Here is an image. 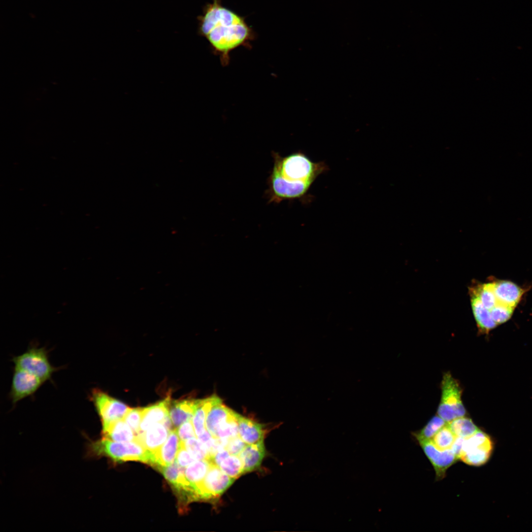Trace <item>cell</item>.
<instances>
[{"label": "cell", "instance_id": "1", "mask_svg": "<svg viewBox=\"0 0 532 532\" xmlns=\"http://www.w3.org/2000/svg\"><path fill=\"white\" fill-rule=\"evenodd\" d=\"M197 19L198 35L206 39L224 66L230 63L231 52L240 46L251 49V42L256 38L246 17L224 6L221 0L206 3Z\"/></svg>", "mask_w": 532, "mask_h": 532}, {"label": "cell", "instance_id": "2", "mask_svg": "<svg viewBox=\"0 0 532 532\" xmlns=\"http://www.w3.org/2000/svg\"><path fill=\"white\" fill-rule=\"evenodd\" d=\"M274 159L268 178L267 197L270 202L302 197L316 177L326 169L323 163H314L300 152L285 157L272 152Z\"/></svg>", "mask_w": 532, "mask_h": 532}, {"label": "cell", "instance_id": "3", "mask_svg": "<svg viewBox=\"0 0 532 532\" xmlns=\"http://www.w3.org/2000/svg\"><path fill=\"white\" fill-rule=\"evenodd\" d=\"M89 453L95 456H106L115 462L140 461L153 466V453L134 440L129 442L114 441L105 437L92 441L89 445Z\"/></svg>", "mask_w": 532, "mask_h": 532}, {"label": "cell", "instance_id": "4", "mask_svg": "<svg viewBox=\"0 0 532 532\" xmlns=\"http://www.w3.org/2000/svg\"><path fill=\"white\" fill-rule=\"evenodd\" d=\"M441 388V397L437 415L447 423L465 416L466 410L462 400L461 387L449 372L443 375Z\"/></svg>", "mask_w": 532, "mask_h": 532}, {"label": "cell", "instance_id": "5", "mask_svg": "<svg viewBox=\"0 0 532 532\" xmlns=\"http://www.w3.org/2000/svg\"><path fill=\"white\" fill-rule=\"evenodd\" d=\"M495 446L493 438L478 429L471 436L464 439L459 459L469 466H482L491 458Z\"/></svg>", "mask_w": 532, "mask_h": 532}, {"label": "cell", "instance_id": "6", "mask_svg": "<svg viewBox=\"0 0 532 532\" xmlns=\"http://www.w3.org/2000/svg\"><path fill=\"white\" fill-rule=\"evenodd\" d=\"M15 368L27 371L43 382L50 380L57 370L50 364L47 350L44 348L32 347L24 353L13 359Z\"/></svg>", "mask_w": 532, "mask_h": 532}, {"label": "cell", "instance_id": "7", "mask_svg": "<svg viewBox=\"0 0 532 532\" xmlns=\"http://www.w3.org/2000/svg\"><path fill=\"white\" fill-rule=\"evenodd\" d=\"M234 480L235 479L230 477L218 466L211 462L206 475L196 488L197 501L210 500L217 499Z\"/></svg>", "mask_w": 532, "mask_h": 532}, {"label": "cell", "instance_id": "8", "mask_svg": "<svg viewBox=\"0 0 532 532\" xmlns=\"http://www.w3.org/2000/svg\"><path fill=\"white\" fill-rule=\"evenodd\" d=\"M91 398L101 420L102 428L113 422L123 419L130 408L99 389L92 391Z\"/></svg>", "mask_w": 532, "mask_h": 532}, {"label": "cell", "instance_id": "9", "mask_svg": "<svg viewBox=\"0 0 532 532\" xmlns=\"http://www.w3.org/2000/svg\"><path fill=\"white\" fill-rule=\"evenodd\" d=\"M419 443L434 468L436 480H441L445 477L448 468L459 460L451 449L440 450L435 446L431 440Z\"/></svg>", "mask_w": 532, "mask_h": 532}, {"label": "cell", "instance_id": "10", "mask_svg": "<svg viewBox=\"0 0 532 532\" xmlns=\"http://www.w3.org/2000/svg\"><path fill=\"white\" fill-rule=\"evenodd\" d=\"M43 383L35 375L25 370L15 368L10 396L13 403L34 394Z\"/></svg>", "mask_w": 532, "mask_h": 532}, {"label": "cell", "instance_id": "11", "mask_svg": "<svg viewBox=\"0 0 532 532\" xmlns=\"http://www.w3.org/2000/svg\"><path fill=\"white\" fill-rule=\"evenodd\" d=\"M169 432L163 423H157L145 431L137 434L135 441L154 454L166 442Z\"/></svg>", "mask_w": 532, "mask_h": 532}, {"label": "cell", "instance_id": "12", "mask_svg": "<svg viewBox=\"0 0 532 532\" xmlns=\"http://www.w3.org/2000/svg\"><path fill=\"white\" fill-rule=\"evenodd\" d=\"M498 302L515 308L520 301L524 290L514 283L507 280L492 282Z\"/></svg>", "mask_w": 532, "mask_h": 532}, {"label": "cell", "instance_id": "13", "mask_svg": "<svg viewBox=\"0 0 532 532\" xmlns=\"http://www.w3.org/2000/svg\"><path fill=\"white\" fill-rule=\"evenodd\" d=\"M238 435L246 444H254L264 441L265 431L261 424L246 418L236 412Z\"/></svg>", "mask_w": 532, "mask_h": 532}, {"label": "cell", "instance_id": "14", "mask_svg": "<svg viewBox=\"0 0 532 532\" xmlns=\"http://www.w3.org/2000/svg\"><path fill=\"white\" fill-rule=\"evenodd\" d=\"M180 442L176 430H171L166 442L154 454V463L153 466L156 468L159 466H167L174 462Z\"/></svg>", "mask_w": 532, "mask_h": 532}, {"label": "cell", "instance_id": "15", "mask_svg": "<svg viewBox=\"0 0 532 532\" xmlns=\"http://www.w3.org/2000/svg\"><path fill=\"white\" fill-rule=\"evenodd\" d=\"M197 399H186L171 400L168 412L174 427L177 428L185 422L192 420Z\"/></svg>", "mask_w": 532, "mask_h": 532}, {"label": "cell", "instance_id": "16", "mask_svg": "<svg viewBox=\"0 0 532 532\" xmlns=\"http://www.w3.org/2000/svg\"><path fill=\"white\" fill-rule=\"evenodd\" d=\"M234 412L223 405L222 401L215 404L206 416L207 431L213 437L216 438L219 429L234 416Z\"/></svg>", "mask_w": 532, "mask_h": 532}, {"label": "cell", "instance_id": "17", "mask_svg": "<svg viewBox=\"0 0 532 532\" xmlns=\"http://www.w3.org/2000/svg\"><path fill=\"white\" fill-rule=\"evenodd\" d=\"M170 401V398L168 396L160 402L143 408L139 433L145 431L155 423L162 422L165 417L169 415L168 409Z\"/></svg>", "mask_w": 532, "mask_h": 532}, {"label": "cell", "instance_id": "18", "mask_svg": "<svg viewBox=\"0 0 532 532\" xmlns=\"http://www.w3.org/2000/svg\"><path fill=\"white\" fill-rule=\"evenodd\" d=\"M221 401V399L215 395L206 399H197L196 407L192 420L197 437L206 430L205 421L211 408Z\"/></svg>", "mask_w": 532, "mask_h": 532}, {"label": "cell", "instance_id": "19", "mask_svg": "<svg viewBox=\"0 0 532 532\" xmlns=\"http://www.w3.org/2000/svg\"><path fill=\"white\" fill-rule=\"evenodd\" d=\"M265 454L264 441L254 444H247L238 456L243 466L244 472L257 469L260 466Z\"/></svg>", "mask_w": 532, "mask_h": 532}, {"label": "cell", "instance_id": "20", "mask_svg": "<svg viewBox=\"0 0 532 532\" xmlns=\"http://www.w3.org/2000/svg\"><path fill=\"white\" fill-rule=\"evenodd\" d=\"M471 304L474 318L480 332L488 334L498 325L493 320L490 311L486 308L475 295L471 294Z\"/></svg>", "mask_w": 532, "mask_h": 532}, {"label": "cell", "instance_id": "21", "mask_svg": "<svg viewBox=\"0 0 532 532\" xmlns=\"http://www.w3.org/2000/svg\"><path fill=\"white\" fill-rule=\"evenodd\" d=\"M103 437L117 442L135 440L136 435L124 419H120L102 428Z\"/></svg>", "mask_w": 532, "mask_h": 532}, {"label": "cell", "instance_id": "22", "mask_svg": "<svg viewBox=\"0 0 532 532\" xmlns=\"http://www.w3.org/2000/svg\"><path fill=\"white\" fill-rule=\"evenodd\" d=\"M210 465L211 462L206 459L197 460L189 465L184 470L186 479L194 488L195 492L197 486L206 475Z\"/></svg>", "mask_w": 532, "mask_h": 532}, {"label": "cell", "instance_id": "23", "mask_svg": "<svg viewBox=\"0 0 532 532\" xmlns=\"http://www.w3.org/2000/svg\"><path fill=\"white\" fill-rule=\"evenodd\" d=\"M156 468L163 474L174 490L189 484L186 479L183 467L180 466L176 462L167 466H159Z\"/></svg>", "mask_w": 532, "mask_h": 532}, {"label": "cell", "instance_id": "24", "mask_svg": "<svg viewBox=\"0 0 532 532\" xmlns=\"http://www.w3.org/2000/svg\"><path fill=\"white\" fill-rule=\"evenodd\" d=\"M447 425L456 437L463 438L469 437L479 429L470 418L465 416L456 418Z\"/></svg>", "mask_w": 532, "mask_h": 532}, {"label": "cell", "instance_id": "25", "mask_svg": "<svg viewBox=\"0 0 532 532\" xmlns=\"http://www.w3.org/2000/svg\"><path fill=\"white\" fill-rule=\"evenodd\" d=\"M446 423L438 415H435L432 417L421 430L414 432L412 434L419 443L430 440L436 433L446 424Z\"/></svg>", "mask_w": 532, "mask_h": 532}, {"label": "cell", "instance_id": "26", "mask_svg": "<svg viewBox=\"0 0 532 532\" xmlns=\"http://www.w3.org/2000/svg\"><path fill=\"white\" fill-rule=\"evenodd\" d=\"M471 292L477 296L483 305L489 310L498 303L492 283L479 285L473 288Z\"/></svg>", "mask_w": 532, "mask_h": 532}, {"label": "cell", "instance_id": "27", "mask_svg": "<svg viewBox=\"0 0 532 532\" xmlns=\"http://www.w3.org/2000/svg\"><path fill=\"white\" fill-rule=\"evenodd\" d=\"M218 466L235 480L244 473L243 464L238 455L230 454L221 462Z\"/></svg>", "mask_w": 532, "mask_h": 532}, {"label": "cell", "instance_id": "28", "mask_svg": "<svg viewBox=\"0 0 532 532\" xmlns=\"http://www.w3.org/2000/svg\"><path fill=\"white\" fill-rule=\"evenodd\" d=\"M456 438V436L446 424L436 433L431 441L436 448L444 450L451 448Z\"/></svg>", "mask_w": 532, "mask_h": 532}, {"label": "cell", "instance_id": "29", "mask_svg": "<svg viewBox=\"0 0 532 532\" xmlns=\"http://www.w3.org/2000/svg\"><path fill=\"white\" fill-rule=\"evenodd\" d=\"M185 446L189 453L196 460L207 459L208 454L203 444L196 437H193L186 440Z\"/></svg>", "mask_w": 532, "mask_h": 532}, {"label": "cell", "instance_id": "30", "mask_svg": "<svg viewBox=\"0 0 532 532\" xmlns=\"http://www.w3.org/2000/svg\"><path fill=\"white\" fill-rule=\"evenodd\" d=\"M514 308L498 302L491 310V316L497 325L504 323L511 317Z\"/></svg>", "mask_w": 532, "mask_h": 532}, {"label": "cell", "instance_id": "31", "mask_svg": "<svg viewBox=\"0 0 532 532\" xmlns=\"http://www.w3.org/2000/svg\"><path fill=\"white\" fill-rule=\"evenodd\" d=\"M142 412L143 408L141 407L130 408L123 419L133 431L136 435L138 434L140 432Z\"/></svg>", "mask_w": 532, "mask_h": 532}, {"label": "cell", "instance_id": "32", "mask_svg": "<svg viewBox=\"0 0 532 532\" xmlns=\"http://www.w3.org/2000/svg\"><path fill=\"white\" fill-rule=\"evenodd\" d=\"M235 413L234 412V416L219 429L216 438L229 439L238 435Z\"/></svg>", "mask_w": 532, "mask_h": 532}, {"label": "cell", "instance_id": "33", "mask_svg": "<svg viewBox=\"0 0 532 532\" xmlns=\"http://www.w3.org/2000/svg\"><path fill=\"white\" fill-rule=\"evenodd\" d=\"M192 420L184 422L177 428L176 431L181 441L197 437Z\"/></svg>", "mask_w": 532, "mask_h": 532}, {"label": "cell", "instance_id": "34", "mask_svg": "<svg viewBox=\"0 0 532 532\" xmlns=\"http://www.w3.org/2000/svg\"><path fill=\"white\" fill-rule=\"evenodd\" d=\"M176 460L182 467L188 466L196 461L185 448L184 442L181 441Z\"/></svg>", "mask_w": 532, "mask_h": 532}, {"label": "cell", "instance_id": "35", "mask_svg": "<svg viewBox=\"0 0 532 532\" xmlns=\"http://www.w3.org/2000/svg\"><path fill=\"white\" fill-rule=\"evenodd\" d=\"M246 445L238 435L229 439L226 449L230 454L238 456Z\"/></svg>", "mask_w": 532, "mask_h": 532}]
</instances>
